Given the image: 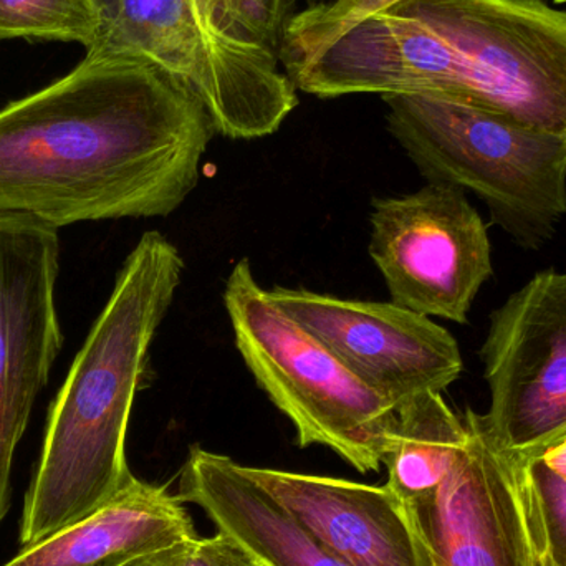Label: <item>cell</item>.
<instances>
[{
    "mask_svg": "<svg viewBox=\"0 0 566 566\" xmlns=\"http://www.w3.org/2000/svg\"><path fill=\"white\" fill-rule=\"evenodd\" d=\"M214 133L202 103L158 66L85 56L0 109V214L55 229L166 218L198 186Z\"/></svg>",
    "mask_w": 566,
    "mask_h": 566,
    "instance_id": "cell-1",
    "label": "cell"
},
{
    "mask_svg": "<svg viewBox=\"0 0 566 566\" xmlns=\"http://www.w3.org/2000/svg\"><path fill=\"white\" fill-rule=\"evenodd\" d=\"M182 272L178 248L159 232H146L126 258L50 408L23 509V548L88 517L135 481L126 462V432L148 378L153 339Z\"/></svg>",
    "mask_w": 566,
    "mask_h": 566,
    "instance_id": "cell-2",
    "label": "cell"
},
{
    "mask_svg": "<svg viewBox=\"0 0 566 566\" xmlns=\"http://www.w3.org/2000/svg\"><path fill=\"white\" fill-rule=\"evenodd\" d=\"M382 102L389 133L429 182L474 192L524 249L554 238L566 214V135L432 93Z\"/></svg>",
    "mask_w": 566,
    "mask_h": 566,
    "instance_id": "cell-3",
    "label": "cell"
},
{
    "mask_svg": "<svg viewBox=\"0 0 566 566\" xmlns=\"http://www.w3.org/2000/svg\"><path fill=\"white\" fill-rule=\"evenodd\" d=\"M224 303L245 366L296 429L300 448L325 446L356 471L378 472L395 446V406L272 302L249 259L232 269Z\"/></svg>",
    "mask_w": 566,
    "mask_h": 566,
    "instance_id": "cell-4",
    "label": "cell"
},
{
    "mask_svg": "<svg viewBox=\"0 0 566 566\" xmlns=\"http://www.w3.org/2000/svg\"><path fill=\"white\" fill-rule=\"evenodd\" d=\"M468 442L434 491L401 501L426 566H547L537 499L525 462L495 448L465 409Z\"/></svg>",
    "mask_w": 566,
    "mask_h": 566,
    "instance_id": "cell-5",
    "label": "cell"
},
{
    "mask_svg": "<svg viewBox=\"0 0 566 566\" xmlns=\"http://www.w3.org/2000/svg\"><path fill=\"white\" fill-rule=\"evenodd\" d=\"M471 63L484 108L566 135V12L542 0H402Z\"/></svg>",
    "mask_w": 566,
    "mask_h": 566,
    "instance_id": "cell-6",
    "label": "cell"
},
{
    "mask_svg": "<svg viewBox=\"0 0 566 566\" xmlns=\"http://www.w3.org/2000/svg\"><path fill=\"white\" fill-rule=\"evenodd\" d=\"M369 255L392 303L459 325L494 271L488 226L465 191L441 182L373 202Z\"/></svg>",
    "mask_w": 566,
    "mask_h": 566,
    "instance_id": "cell-7",
    "label": "cell"
},
{
    "mask_svg": "<svg viewBox=\"0 0 566 566\" xmlns=\"http://www.w3.org/2000/svg\"><path fill=\"white\" fill-rule=\"evenodd\" d=\"M491 408L485 431L528 461L566 434V274L534 275L492 312L481 348Z\"/></svg>",
    "mask_w": 566,
    "mask_h": 566,
    "instance_id": "cell-8",
    "label": "cell"
},
{
    "mask_svg": "<svg viewBox=\"0 0 566 566\" xmlns=\"http://www.w3.org/2000/svg\"><path fill=\"white\" fill-rule=\"evenodd\" d=\"M59 271V229L0 214V524L10 509L17 446L63 346Z\"/></svg>",
    "mask_w": 566,
    "mask_h": 566,
    "instance_id": "cell-9",
    "label": "cell"
},
{
    "mask_svg": "<svg viewBox=\"0 0 566 566\" xmlns=\"http://www.w3.org/2000/svg\"><path fill=\"white\" fill-rule=\"evenodd\" d=\"M269 296L396 411L422 392L444 391L464 369L449 329L396 303L283 286L269 290Z\"/></svg>",
    "mask_w": 566,
    "mask_h": 566,
    "instance_id": "cell-10",
    "label": "cell"
},
{
    "mask_svg": "<svg viewBox=\"0 0 566 566\" xmlns=\"http://www.w3.org/2000/svg\"><path fill=\"white\" fill-rule=\"evenodd\" d=\"M298 0H182L205 60L202 106L231 139L274 135L298 106L282 43Z\"/></svg>",
    "mask_w": 566,
    "mask_h": 566,
    "instance_id": "cell-11",
    "label": "cell"
},
{
    "mask_svg": "<svg viewBox=\"0 0 566 566\" xmlns=\"http://www.w3.org/2000/svg\"><path fill=\"white\" fill-rule=\"evenodd\" d=\"M300 92L316 98L432 93L482 106L471 63L415 17L389 9L308 52L282 56Z\"/></svg>",
    "mask_w": 566,
    "mask_h": 566,
    "instance_id": "cell-12",
    "label": "cell"
},
{
    "mask_svg": "<svg viewBox=\"0 0 566 566\" xmlns=\"http://www.w3.org/2000/svg\"><path fill=\"white\" fill-rule=\"evenodd\" d=\"M289 514L346 566H426L401 501L388 488L249 468Z\"/></svg>",
    "mask_w": 566,
    "mask_h": 566,
    "instance_id": "cell-13",
    "label": "cell"
},
{
    "mask_svg": "<svg viewBox=\"0 0 566 566\" xmlns=\"http://www.w3.org/2000/svg\"><path fill=\"white\" fill-rule=\"evenodd\" d=\"M179 501L202 509L218 532L261 566H346L289 514L248 465L226 455L192 448L179 479Z\"/></svg>",
    "mask_w": 566,
    "mask_h": 566,
    "instance_id": "cell-14",
    "label": "cell"
},
{
    "mask_svg": "<svg viewBox=\"0 0 566 566\" xmlns=\"http://www.w3.org/2000/svg\"><path fill=\"white\" fill-rule=\"evenodd\" d=\"M195 538L179 497L135 478L88 517L23 548L6 566H123Z\"/></svg>",
    "mask_w": 566,
    "mask_h": 566,
    "instance_id": "cell-15",
    "label": "cell"
},
{
    "mask_svg": "<svg viewBox=\"0 0 566 566\" xmlns=\"http://www.w3.org/2000/svg\"><path fill=\"white\" fill-rule=\"evenodd\" d=\"M465 442L464 416L449 408L442 392L415 396L398 408L395 446L385 459L386 488L399 501L429 494L448 478Z\"/></svg>",
    "mask_w": 566,
    "mask_h": 566,
    "instance_id": "cell-16",
    "label": "cell"
},
{
    "mask_svg": "<svg viewBox=\"0 0 566 566\" xmlns=\"http://www.w3.org/2000/svg\"><path fill=\"white\" fill-rule=\"evenodd\" d=\"M99 20V0H0V42H72L86 50L98 35Z\"/></svg>",
    "mask_w": 566,
    "mask_h": 566,
    "instance_id": "cell-17",
    "label": "cell"
},
{
    "mask_svg": "<svg viewBox=\"0 0 566 566\" xmlns=\"http://www.w3.org/2000/svg\"><path fill=\"white\" fill-rule=\"evenodd\" d=\"M302 12L293 13L283 35V55L308 52L373 13L392 9L402 0H305Z\"/></svg>",
    "mask_w": 566,
    "mask_h": 566,
    "instance_id": "cell-18",
    "label": "cell"
},
{
    "mask_svg": "<svg viewBox=\"0 0 566 566\" xmlns=\"http://www.w3.org/2000/svg\"><path fill=\"white\" fill-rule=\"evenodd\" d=\"M185 566H261L248 551L228 535L196 538Z\"/></svg>",
    "mask_w": 566,
    "mask_h": 566,
    "instance_id": "cell-19",
    "label": "cell"
},
{
    "mask_svg": "<svg viewBox=\"0 0 566 566\" xmlns=\"http://www.w3.org/2000/svg\"><path fill=\"white\" fill-rule=\"evenodd\" d=\"M525 462L566 484V434Z\"/></svg>",
    "mask_w": 566,
    "mask_h": 566,
    "instance_id": "cell-20",
    "label": "cell"
},
{
    "mask_svg": "<svg viewBox=\"0 0 566 566\" xmlns=\"http://www.w3.org/2000/svg\"><path fill=\"white\" fill-rule=\"evenodd\" d=\"M195 541L182 542V544L166 548V551L145 555V557L136 558L123 566H185Z\"/></svg>",
    "mask_w": 566,
    "mask_h": 566,
    "instance_id": "cell-21",
    "label": "cell"
},
{
    "mask_svg": "<svg viewBox=\"0 0 566 566\" xmlns=\"http://www.w3.org/2000/svg\"><path fill=\"white\" fill-rule=\"evenodd\" d=\"M555 3H566V0H554Z\"/></svg>",
    "mask_w": 566,
    "mask_h": 566,
    "instance_id": "cell-22",
    "label": "cell"
},
{
    "mask_svg": "<svg viewBox=\"0 0 566 566\" xmlns=\"http://www.w3.org/2000/svg\"><path fill=\"white\" fill-rule=\"evenodd\" d=\"M547 566H554L552 565L551 557H548Z\"/></svg>",
    "mask_w": 566,
    "mask_h": 566,
    "instance_id": "cell-23",
    "label": "cell"
}]
</instances>
